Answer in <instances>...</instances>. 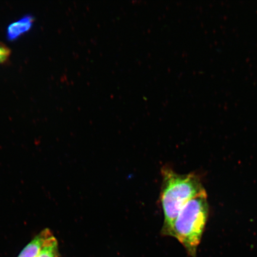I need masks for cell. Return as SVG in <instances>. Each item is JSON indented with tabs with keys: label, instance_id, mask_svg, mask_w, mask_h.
Segmentation results:
<instances>
[{
	"label": "cell",
	"instance_id": "obj_1",
	"mask_svg": "<svg viewBox=\"0 0 257 257\" xmlns=\"http://www.w3.org/2000/svg\"><path fill=\"white\" fill-rule=\"evenodd\" d=\"M162 175L160 201L164 214L162 233L169 236L183 207L205 189L200 178L194 173L181 175L165 167Z\"/></svg>",
	"mask_w": 257,
	"mask_h": 257
},
{
	"label": "cell",
	"instance_id": "obj_2",
	"mask_svg": "<svg viewBox=\"0 0 257 257\" xmlns=\"http://www.w3.org/2000/svg\"><path fill=\"white\" fill-rule=\"evenodd\" d=\"M209 207L205 191L187 202L180 211L169 236L182 244L189 255L196 256L208 217Z\"/></svg>",
	"mask_w": 257,
	"mask_h": 257
},
{
	"label": "cell",
	"instance_id": "obj_3",
	"mask_svg": "<svg viewBox=\"0 0 257 257\" xmlns=\"http://www.w3.org/2000/svg\"><path fill=\"white\" fill-rule=\"evenodd\" d=\"M35 18L30 14L25 15L10 24L6 30V36L10 41H15L22 35L30 31L34 24Z\"/></svg>",
	"mask_w": 257,
	"mask_h": 257
},
{
	"label": "cell",
	"instance_id": "obj_4",
	"mask_svg": "<svg viewBox=\"0 0 257 257\" xmlns=\"http://www.w3.org/2000/svg\"><path fill=\"white\" fill-rule=\"evenodd\" d=\"M52 234V232L47 228L42 230L25 246L18 257H37L43 249L48 237Z\"/></svg>",
	"mask_w": 257,
	"mask_h": 257
},
{
	"label": "cell",
	"instance_id": "obj_5",
	"mask_svg": "<svg viewBox=\"0 0 257 257\" xmlns=\"http://www.w3.org/2000/svg\"><path fill=\"white\" fill-rule=\"evenodd\" d=\"M37 257H60L59 243L53 233L48 237Z\"/></svg>",
	"mask_w": 257,
	"mask_h": 257
},
{
	"label": "cell",
	"instance_id": "obj_6",
	"mask_svg": "<svg viewBox=\"0 0 257 257\" xmlns=\"http://www.w3.org/2000/svg\"><path fill=\"white\" fill-rule=\"evenodd\" d=\"M11 50L4 44L0 43V64L4 63L11 55Z\"/></svg>",
	"mask_w": 257,
	"mask_h": 257
}]
</instances>
